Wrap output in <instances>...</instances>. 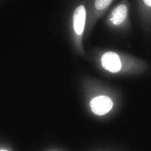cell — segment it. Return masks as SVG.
<instances>
[{
	"label": "cell",
	"mask_w": 151,
	"mask_h": 151,
	"mask_svg": "<svg viewBox=\"0 0 151 151\" xmlns=\"http://www.w3.org/2000/svg\"><path fill=\"white\" fill-rule=\"evenodd\" d=\"M86 11L83 6H78L75 9L73 16L74 28L76 32L81 35L83 32L86 21Z\"/></svg>",
	"instance_id": "obj_3"
},
{
	"label": "cell",
	"mask_w": 151,
	"mask_h": 151,
	"mask_svg": "<svg viewBox=\"0 0 151 151\" xmlns=\"http://www.w3.org/2000/svg\"><path fill=\"white\" fill-rule=\"evenodd\" d=\"M90 106L93 113L96 115H102L111 110L113 102L108 96H99L93 98L91 101Z\"/></svg>",
	"instance_id": "obj_1"
},
{
	"label": "cell",
	"mask_w": 151,
	"mask_h": 151,
	"mask_svg": "<svg viewBox=\"0 0 151 151\" xmlns=\"http://www.w3.org/2000/svg\"><path fill=\"white\" fill-rule=\"evenodd\" d=\"M127 13V8L124 5H119L115 8L112 12V17L111 21L114 24L118 25L124 20Z\"/></svg>",
	"instance_id": "obj_4"
},
{
	"label": "cell",
	"mask_w": 151,
	"mask_h": 151,
	"mask_svg": "<svg viewBox=\"0 0 151 151\" xmlns=\"http://www.w3.org/2000/svg\"><path fill=\"white\" fill-rule=\"evenodd\" d=\"M113 0H96L95 7L98 10H103L109 6Z\"/></svg>",
	"instance_id": "obj_5"
},
{
	"label": "cell",
	"mask_w": 151,
	"mask_h": 151,
	"mask_svg": "<svg viewBox=\"0 0 151 151\" xmlns=\"http://www.w3.org/2000/svg\"><path fill=\"white\" fill-rule=\"evenodd\" d=\"M143 1L147 6L151 7V0H143Z\"/></svg>",
	"instance_id": "obj_6"
},
{
	"label": "cell",
	"mask_w": 151,
	"mask_h": 151,
	"mask_svg": "<svg viewBox=\"0 0 151 151\" xmlns=\"http://www.w3.org/2000/svg\"><path fill=\"white\" fill-rule=\"evenodd\" d=\"M103 67L112 73H116L121 70L122 64L119 56L116 53L108 52L102 55L101 59Z\"/></svg>",
	"instance_id": "obj_2"
},
{
	"label": "cell",
	"mask_w": 151,
	"mask_h": 151,
	"mask_svg": "<svg viewBox=\"0 0 151 151\" xmlns=\"http://www.w3.org/2000/svg\"><path fill=\"white\" fill-rule=\"evenodd\" d=\"M1 151H8L6 150H1Z\"/></svg>",
	"instance_id": "obj_7"
}]
</instances>
